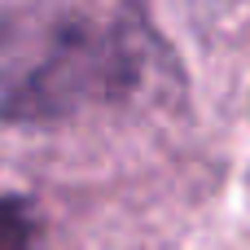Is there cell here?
Listing matches in <instances>:
<instances>
[{
  "instance_id": "cell-2",
  "label": "cell",
  "mask_w": 250,
  "mask_h": 250,
  "mask_svg": "<svg viewBox=\"0 0 250 250\" xmlns=\"http://www.w3.org/2000/svg\"><path fill=\"white\" fill-rule=\"evenodd\" d=\"M0 250H44V229L31 202L0 198Z\"/></svg>"
},
{
  "instance_id": "cell-1",
  "label": "cell",
  "mask_w": 250,
  "mask_h": 250,
  "mask_svg": "<svg viewBox=\"0 0 250 250\" xmlns=\"http://www.w3.org/2000/svg\"><path fill=\"white\" fill-rule=\"evenodd\" d=\"M145 75V31L127 13H26L0 26V114L48 123L123 97Z\"/></svg>"
}]
</instances>
